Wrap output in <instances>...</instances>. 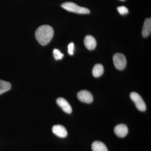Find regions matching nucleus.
I'll return each instance as SVG.
<instances>
[{
    "label": "nucleus",
    "instance_id": "f257e3e1",
    "mask_svg": "<svg viewBox=\"0 0 151 151\" xmlns=\"http://www.w3.org/2000/svg\"><path fill=\"white\" fill-rule=\"evenodd\" d=\"M53 28L48 25L39 27L35 32V37L39 43L42 45L48 44L53 36Z\"/></svg>",
    "mask_w": 151,
    "mask_h": 151
},
{
    "label": "nucleus",
    "instance_id": "f03ea898",
    "mask_svg": "<svg viewBox=\"0 0 151 151\" xmlns=\"http://www.w3.org/2000/svg\"><path fill=\"white\" fill-rule=\"evenodd\" d=\"M63 8L71 12L78 14H89L90 11L86 8L82 7L77 5L76 4L71 2L63 3L61 5Z\"/></svg>",
    "mask_w": 151,
    "mask_h": 151
},
{
    "label": "nucleus",
    "instance_id": "7ed1b4c3",
    "mask_svg": "<svg viewBox=\"0 0 151 151\" xmlns=\"http://www.w3.org/2000/svg\"><path fill=\"white\" fill-rule=\"evenodd\" d=\"M113 61L115 67L118 70H124L127 66V58L125 55L122 53H117L114 55Z\"/></svg>",
    "mask_w": 151,
    "mask_h": 151
},
{
    "label": "nucleus",
    "instance_id": "20e7f679",
    "mask_svg": "<svg viewBox=\"0 0 151 151\" xmlns=\"http://www.w3.org/2000/svg\"><path fill=\"white\" fill-rule=\"evenodd\" d=\"M130 97L138 110L141 111H145L147 109L145 103L144 102L142 98L137 92H132L130 94Z\"/></svg>",
    "mask_w": 151,
    "mask_h": 151
},
{
    "label": "nucleus",
    "instance_id": "39448f33",
    "mask_svg": "<svg viewBox=\"0 0 151 151\" xmlns=\"http://www.w3.org/2000/svg\"><path fill=\"white\" fill-rule=\"evenodd\" d=\"M77 97L78 100L83 103H90L93 102V95L87 90H81L78 93Z\"/></svg>",
    "mask_w": 151,
    "mask_h": 151
},
{
    "label": "nucleus",
    "instance_id": "423d86ee",
    "mask_svg": "<svg viewBox=\"0 0 151 151\" xmlns=\"http://www.w3.org/2000/svg\"><path fill=\"white\" fill-rule=\"evenodd\" d=\"M129 130L127 125L120 124L117 125L114 129V132L118 137L124 138L128 134Z\"/></svg>",
    "mask_w": 151,
    "mask_h": 151
},
{
    "label": "nucleus",
    "instance_id": "0eeeda50",
    "mask_svg": "<svg viewBox=\"0 0 151 151\" xmlns=\"http://www.w3.org/2000/svg\"><path fill=\"white\" fill-rule=\"evenodd\" d=\"M57 104L60 107L65 113L70 114L72 112V108L70 104L63 97H59L56 100Z\"/></svg>",
    "mask_w": 151,
    "mask_h": 151
},
{
    "label": "nucleus",
    "instance_id": "6e6552de",
    "mask_svg": "<svg viewBox=\"0 0 151 151\" xmlns=\"http://www.w3.org/2000/svg\"><path fill=\"white\" fill-rule=\"evenodd\" d=\"M52 131L55 134L60 138H65L67 136V130L62 125H55L52 127Z\"/></svg>",
    "mask_w": 151,
    "mask_h": 151
},
{
    "label": "nucleus",
    "instance_id": "1a4fd4ad",
    "mask_svg": "<svg viewBox=\"0 0 151 151\" xmlns=\"http://www.w3.org/2000/svg\"><path fill=\"white\" fill-rule=\"evenodd\" d=\"M84 44L87 49L93 50L96 47L97 41L94 37L88 35L86 36L84 38Z\"/></svg>",
    "mask_w": 151,
    "mask_h": 151
},
{
    "label": "nucleus",
    "instance_id": "9d476101",
    "mask_svg": "<svg viewBox=\"0 0 151 151\" xmlns=\"http://www.w3.org/2000/svg\"><path fill=\"white\" fill-rule=\"evenodd\" d=\"M151 32V19L147 18L145 20L142 30V35L144 37H147L150 34Z\"/></svg>",
    "mask_w": 151,
    "mask_h": 151
},
{
    "label": "nucleus",
    "instance_id": "9b49d317",
    "mask_svg": "<svg viewBox=\"0 0 151 151\" xmlns=\"http://www.w3.org/2000/svg\"><path fill=\"white\" fill-rule=\"evenodd\" d=\"M92 149L93 151H108L106 146L100 141H95L92 143Z\"/></svg>",
    "mask_w": 151,
    "mask_h": 151
},
{
    "label": "nucleus",
    "instance_id": "f8f14e48",
    "mask_svg": "<svg viewBox=\"0 0 151 151\" xmlns=\"http://www.w3.org/2000/svg\"><path fill=\"white\" fill-rule=\"evenodd\" d=\"M104 67L102 64L98 63L94 65L92 69V73L95 77H99L103 75L104 73Z\"/></svg>",
    "mask_w": 151,
    "mask_h": 151
},
{
    "label": "nucleus",
    "instance_id": "ddd939ff",
    "mask_svg": "<svg viewBox=\"0 0 151 151\" xmlns=\"http://www.w3.org/2000/svg\"><path fill=\"white\" fill-rule=\"evenodd\" d=\"M11 86L12 85L9 82L0 80V95L9 91L11 89Z\"/></svg>",
    "mask_w": 151,
    "mask_h": 151
},
{
    "label": "nucleus",
    "instance_id": "4468645a",
    "mask_svg": "<svg viewBox=\"0 0 151 151\" xmlns=\"http://www.w3.org/2000/svg\"><path fill=\"white\" fill-rule=\"evenodd\" d=\"M53 55H54L55 59L56 60H61L64 56V55L61 53V52L57 49H55L53 51Z\"/></svg>",
    "mask_w": 151,
    "mask_h": 151
},
{
    "label": "nucleus",
    "instance_id": "2eb2a0df",
    "mask_svg": "<svg viewBox=\"0 0 151 151\" xmlns=\"http://www.w3.org/2000/svg\"><path fill=\"white\" fill-rule=\"evenodd\" d=\"M117 10L120 14L122 15L127 14L129 13V10L124 6H121L117 8Z\"/></svg>",
    "mask_w": 151,
    "mask_h": 151
},
{
    "label": "nucleus",
    "instance_id": "dca6fc26",
    "mask_svg": "<svg viewBox=\"0 0 151 151\" xmlns=\"http://www.w3.org/2000/svg\"><path fill=\"white\" fill-rule=\"evenodd\" d=\"M74 50V45L73 42H71L68 45V52L70 55H73Z\"/></svg>",
    "mask_w": 151,
    "mask_h": 151
},
{
    "label": "nucleus",
    "instance_id": "f3484780",
    "mask_svg": "<svg viewBox=\"0 0 151 151\" xmlns=\"http://www.w3.org/2000/svg\"><path fill=\"white\" fill-rule=\"evenodd\" d=\"M120 1H125V0H120Z\"/></svg>",
    "mask_w": 151,
    "mask_h": 151
}]
</instances>
